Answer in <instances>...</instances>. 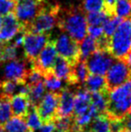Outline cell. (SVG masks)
Here are the masks:
<instances>
[{
    "mask_svg": "<svg viewBox=\"0 0 131 132\" xmlns=\"http://www.w3.org/2000/svg\"><path fill=\"white\" fill-rule=\"evenodd\" d=\"M131 108V78L110 91L105 114L111 120H121Z\"/></svg>",
    "mask_w": 131,
    "mask_h": 132,
    "instance_id": "cell-1",
    "label": "cell"
},
{
    "mask_svg": "<svg viewBox=\"0 0 131 132\" xmlns=\"http://www.w3.org/2000/svg\"><path fill=\"white\" fill-rule=\"evenodd\" d=\"M84 11L78 8L66 9L58 12V26L78 43L87 34V21Z\"/></svg>",
    "mask_w": 131,
    "mask_h": 132,
    "instance_id": "cell-2",
    "label": "cell"
},
{
    "mask_svg": "<svg viewBox=\"0 0 131 132\" xmlns=\"http://www.w3.org/2000/svg\"><path fill=\"white\" fill-rule=\"evenodd\" d=\"M131 51V18L122 21L109 40L108 51L116 59H122Z\"/></svg>",
    "mask_w": 131,
    "mask_h": 132,
    "instance_id": "cell-3",
    "label": "cell"
},
{
    "mask_svg": "<svg viewBox=\"0 0 131 132\" xmlns=\"http://www.w3.org/2000/svg\"><path fill=\"white\" fill-rule=\"evenodd\" d=\"M59 7L57 5H44L36 17L25 28V31L40 34H49L58 25Z\"/></svg>",
    "mask_w": 131,
    "mask_h": 132,
    "instance_id": "cell-4",
    "label": "cell"
},
{
    "mask_svg": "<svg viewBox=\"0 0 131 132\" xmlns=\"http://www.w3.org/2000/svg\"><path fill=\"white\" fill-rule=\"evenodd\" d=\"M44 3L41 0H15L14 15L24 29L36 17Z\"/></svg>",
    "mask_w": 131,
    "mask_h": 132,
    "instance_id": "cell-5",
    "label": "cell"
},
{
    "mask_svg": "<svg viewBox=\"0 0 131 132\" xmlns=\"http://www.w3.org/2000/svg\"><path fill=\"white\" fill-rule=\"evenodd\" d=\"M131 78V72L123 60V59H117L112 62L106 73V85L108 91L119 86Z\"/></svg>",
    "mask_w": 131,
    "mask_h": 132,
    "instance_id": "cell-6",
    "label": "cell"
},
{
    "mask_svg": "<svg viewBox=\"0 0 131 132\" xmlns=\"http://www.w3.org/2000/svg\"><path fill=\"white\" fill-rule=\"evenodd\" d=\"M57 52L73 66L80 59L79 45L66 32H62L54 40Z\"/></svg>",
    "mask_w": 131,
    "mask_h": 132,
    "instance_id": "cell-7",
    "label": "cell"
},
{
    "mask_svg": "<svg viewBox=\"0 0 131 132\" xmlns=\"http://www.w3.org/2000/svg\"><path fill=\"white\" fill-rule=\"evenodd\" d=\"M49 38L50 37L48 34L34 33L24 30L23 46L25 57L29 62L32 63L36 59Z\"/></svg>",
    "mask_w": 131,
    "mask_h": 132,
    "instance_id": "cell-8",
    "label": "cell"
},
{
    "mask_svg": "<svg viewBox=\"0 0 131 132\" xmlns=\"http://www.w3.org/2000/svg\"><path fill=\"white\" fill-rule=\"evenodd\" d=\"M57 57H58V52L55 47L54 40L49 39L36 59L32 62V67L39 70L44 76L49 72H52V68Z\"/></svg>",
    "mask_w": 131,
    "mask_h": 132,
    "instance_id": "cell-9",
    "label": "cell"
},
{
    "mask_svg": "<svg viewBox=\"0 0 131 132\" xmlns=\"http://www.w3.org/2000/svg\"><path fill=\"white\" fill-rule=\"evenodd\" d=\"M58 101L59 94L49 92L44 94L39 104L36 106L38 114L43 123L54 121L58 118Z\"/></svg>",
    "mask_w": 131,
    "mask_h": 132,
    "instance_id": "cell-10",
    "label": "cell"
},
{
    "mask_svg": "<svg viewBox=\"0 0 131 132\" xmlns=\"http://www.w3.org/2000/svg\"><path fill=\"white\" fill-rule=\"evenodd\" d=\"M113 61L111 54L104 50H97L85 59L89 73L101 76L107 73Z\"/></svg>",
    "mask_w": 131,
    "mask_h": 132,
    "instance_id": "cell-11",
    "label": "cell"
},
{
    "mask_svg": "<svg viewBox=\"0 0 131 132\" xmlns=\"http://www.w3.org/2000/svg\"><path fill=\"white\" fill-rule=\"evenodd\" d=\"M27 59H14L8 61L4 69V79H8L16 83L25 84L27 74L30 69L27 66Z\"/></svg>",
    "mask_w": 131,
    "mask_h": 132,
    "instance_id": "cell-12",
    "label": "cell"
},
{
    "mask_svg": "<svg viewBox=\"0 0 131 132\" xmlns=\"http://www.w3.org/2000/svg\"><path fill=\"white\" fill-rule=\"evenodd\" d=\"M24 30V27L20 23L14 13L4 15L2 25L0 27V42H9L14 38L16 34Z\"/></svg>",
    "mask_w": 131,
    "mask_h": 132,
    "instance_id": "cell-13",
    "label": "cell"
},
{
    "mask_svg": "<svg viewBox=\"0 0 131 132\" xmlns=\"http://www.w3.org/2000/svg\"><path fill=\"white\" fill-rule=\"evenodd\" d=\"M58 117H71L74 113L75 94L68 87L62 89L59 93Z\"/></svg>",
    "mask_w": 131,
    "mask_h": 132,
    "instance_id": "cell-14",
    "label": "cell"
},
{
    "mask_svg": "<svg viewBox=\"0 0 131 132\" xmlns=\"http://www.w3.org/2000/svg\"><path fill=\"white\" fill-rule=\"evenodd\" d=\"M91 105V93L85 88H80L74 97L73 116H79L88 111Z\"/></svg>",
    "mask_w": 131,
    "mask_h": 132,
    "instance_id": "cell-15",
    "label": "cell"
},
{
    "mask_svg": "<svg viewBox=\"0 0 131 132\" xmlns=\"http://www.w3.org/2000/svg\"><path fill=\"white\" fill-rule=\"evenodd\" d=\"M10 105L14 116L24 118L30 109V102L27 94H16L10 98Z\"/></svg>",
    "mask_w": 131,
    "mask_h": 132,
    "instance_id": "cell-16",
    "label": "cell"
},
{
    "mask_svg": "<svg viewBox=\"0 0 131 132\" xmlns=\"http://www.w3.org/2000/svg\"><path fill=\"white\" fill-rule=\"evenodd\" d=\"M52 73L60 80L66 81L70 85L72 75V65L62 57H58L52 68Z\"/></svg>",
    "mask_w": 131,
    "mask_h": 132,
    "instance_id": "cell-17",
    "label": "cell"
},
{
    "mask_svg": "<svg viewBox=\"0 0 131 132\" xmlns=\"http://www.w3.org/2000/svg\"><path fill=\"white\" fill-rule=\"evenodd\" d=\"M89 71H88L87 65L85 60L79 59L75 65L72 66V75L70 85H84L86 81Z\"/></svg>",
    "mask_w": 131,
    "mask_h": 132,
    "instance_id": "cell-18",
    "label": "cell"
},
{
    "mask_svg": "<svg viewBox=\"0 0 131 132\" xmlns=\"http://www.w3.org/2000/svg\"><path fill=\"white\" fill-rule=\"evenodd\" d=\"M84 87L90 93L93 92H109L107 89L106 81L103 76L94 75L92 74L89 75L84 84Z\"/></svg>",
    "mask_w": 131,
    "mask_h": 132,
    "instance_id": "cell-19",
    "label": "cell"
},
{
    "mask_svg": "<svg viewBox=\"0 0 131 132\" xmlns=\"http://www.w3.org/2000/svg\"><path fill=\"white\" fill-rule=\"evenodd\" d=\"M88 127L93 132H112L110 119L105 113L97 115Z\"/></svg>",
    "mask_w": 131,
    "mask_h": 132,
    "instance_id": "cell-20",
    "label": "cell"
},
{
    "mask_svg": "<svg viewBox=\"0 0 131 132\" xmlns=\"http://www.w3.org/2000/svg\"><path fill=\"white\" fill-rule=\"evenodd\" d=\"M98 50L97 40L92 37H84L80 42L79 51H80V59L85 60L90 55H92L95 51Z\"/></svg>",
    "mask_w": 131,
    "mask_h": 132,
    "instance_id": "cell-21",
    "label": "cell"
},
{
    "mask_svg": "<svg viewBox=\"0 0 131 132\" xmlns=\"http://www.w3.org/2000/svg\"><path fill=\"white\" fill-rule=\"evenodd\" d=\"M44 94H45V85L42 80L35 85L29 86L28 98L30 104L36 107L40 102V100L42 99Z\"/></svg>",
    "mask_w": 131,
    "mask_h": 132,
    "instance_id": "cell-22",
    "label": "cell"
},
{
    "mask_svg": "<svg viewBox=\"0 0 131 132\" xmlns=\"http://www.w3.org/2000/svg\"><path fill=\"white\" fill-rule=\"evenodd\" d=\"M109 92L91 93V103L96 109L98 114H104L108 103Z\"/></svg>",
    "mask_w": 131,
    "mask_h": 132,
    "instance_id": "cell-23",
    "label": "cell"
},
{
    "mask_svg": "<svg viewBox=\"0 0 131 132\" xmlns=\"http://www.w3.org/2000/svg\"><path fill=\"white\" fill-rule=\"evenodd\" d=\"M7 132H32L27 127L24 118L14 116L4 125Z\"/></svg>",
    "mask_w": 131,
    "mask_h": 132,
    "instance_id": "cell-24",
    "label": "cell"
},
{
    "mask_svg": "<svg viewBox=\"0 0 131 132\" xmlns=\"http://www.w3.org/2000/svg\"><path fill=\"white\" fill-rule=\"evenodd\" d=\"M24 120L27 127L32 132H34L35 130L39 129L40 126L42 125V121L39 116L36 107H34V106H30V109H29L27 114L25 115Z\"/></svg>",
    "mask_w": 131,
    "mask_h": 132,
    "instance_id": "cell-25",
    "label": "cell"
},
{
    "mask_svg": "<svg viewBox=\"0 0 131 132\" xmlns=\"http://www.w3.org/2000/svg\"><path fill=\"white\" fill-rule=\"evenodd\" d=\"M110 16H112V14H110L106 9H103L98 12L87 13L86 21L90 25H102Z\"/></svg>",
    "mask_w": 131,
    "mask_h": 132,
    "instance_id": "cell-26",
    "label": "cell"
},
{
    "mask_svg": "<svg viewBox=\"0 0 131 132\" xmlns=\"http://www.w3.org/2000/svg\"><path fill=\"white\" fill-rule=\"evenodd\" d=\"M12 115L10 98L0 97V125H5L12 118Z\"/></svg>",
    "mask_w": 131,
    "mask_h": 132,
    "instance_id": "cell-27",
    "label": "cell"
},
{
    "mask_svg": "<svg viewBox=\"0 0 131 132\" xmlns=\"http://www.w3.org/2000/svg\"><path fill=\"white\" fill-rule=\"evenodd\" d=\"M45 88L53 93H59L62 90V81L56 77L52 72L43 76Z\"/></svg>",
    "mask_w": 131,
    "mask_h": 132,
    "instance_id": "cell-28",
    "label": "cell"
},
{
    "mask_svg": "<svg viewBox=\"0 0 131 132\" xmlns=\"http://www.w3.org/2000/svg\"><path fill=\"white\" fill-rule=\"evenodd\" d=\"M122 21H123L122 18L119 17L117 15H112L108 20H106L105 23L101 25L103 29V34H104V36L110 39L113 35L116 29L120 24V23Z\"/></svg>",
    "mask_w": 131,
    "mask_h": 132,
    "instance_id": "cell-29",
    "label": "cell"
},
{
    "mask_svg": "<svg viewBox=\"0 0 131 132\" xmlns=\"http://www.w3.org/2000/svg\"><path fill=\"white\" fill-rule=\"evenodd\" d=\"M17 57V48L14 46L10 42L4 43V46L0 51V62H8L14 60Z\"/></svg>",
    "mask_w": 131,
    "mask_h": 132,
    "instance_id": "cell-30",
    "label": "cell"
},
{
    "mask_svg": "<svg viewBox=\"0 0 131 132\" xmlns=\"http://www.w3.org/2000/svg\"><path fill=\"white\" fill-rule=\"evenodd\" d=\"M82 10L85 13L98 12L105 9L103 0H83Z\"/></svg>",
    "mask_w": 131,
    "mask_h": 132,
    "instance_id": "cell-31",
    "label": "cell"
},
{
    "mask_svg": "<svg viewBox=\"0 0 131 132\" xmlns=\"http://www.w3.org/2000/svg\"><path fill=\"white\" fill-rule=\"evenodd\" d=\"M15 6V0H0V15L13 13Z\"/></svg>",
    "mask_w": 131,
    "mask_h": 132,
    "instance_id": "cell-32",
    "label": "cell"
},
{
    "mask_svg": "<svg viewBox=\"0 0 131 132\" xmlns=\"http://www.w3.org/2000/svg\"><path fill=\"white\" fill-rule=\"evenodd\" d=\"M87 33L90 37L93 38L94 40H99L104 36L101 25H89L87 26Z\"/></svg>",
    "mask_w": 131,
    "mask_h": 132,
    "instance_id": "cell-33",
    "label": "cell"
},
{
    "mask_svg": "<svg viewBox=\"0 0 131 132\" xmlns=\"http://www.w3.org/2000/svg\"><path fill=\"white\" fill-rule=\"evenodd\" d=\"M39 129H40V132H56L54 121L46 122L43 125L40 126V128Z\"/></svg>",
    "mask_w": 131,
    "mask_h": 132,
    "instance_id": "cell-34",
    "label": "cell"
},
{
    "mask_svg": "<svg viewBox=\"0 0 131 132\" xmlns=\"http://www.w3.org/2000/svg\"><path fill=\"white\" fill-rule=\"evenodd\" d=\"M121 122H122L123 128L131 130V108L129 111L127 112V114L124 116V118L121 120Z\"/></svg>",
    "mask_w": 131,
    "mask_h": 132,
    "instance_id": "cell-35",
    "label": "cell"
},
{
    "mask_svg": "<svg viewBox=\"0 0 131 132\" xmlns=\"http://www.w3.org/2000/svg\"><path fill=\"white\" fill-rule=\"evenodd\" d=\"M117 0H103L105 5V9L108 11L110 14H111L112 15H114V6H115V4Z\"/></svg>",
    "mask_w": 131,
    "mask_h": 132,
    "instance_id": "cell-36",
    "label": "cell"
},
{
    "mask_svg": "<svg viewBox=\"0 0 131 132\" xmlns=\"http://www.w3.org/2000/svg\"><path fill=\"white\" fill-rule=\"evenodd\" d=\"M122 59H123V60L125 61V63L127 64V66L128 67V68H129V70L131 72V51H129L126 56H124Z\"/></svg>",
    "mask_w": 131,
    "mask_h": 132,
    "instance_id": "cell-37",
    "label": "cell"
},
{
    "mask_svg": "<svg viewBox=\"0 0 131 132\" xmlns=\"http://www.w3.org/2000/svg\"><path fill=\"white\" fill-rule=\"evenodd\" d=\"M74 123H75V122H74ZM80 131V129H78V128L76 127V126L75 125V124H74V127L72 128L71 129H70V130H68L67 132H79Z\"/></svg>",
    "mask_w": 131,
    "mask_h": 132,
    "instance_id": "cell-38",
    "label": "cell"
},
{
    "mask_svg": "<svg viewBox=\"0 0 131 132\" xmlns=\"http://www.w3.org/2000/svg\"><path fill=\"white\" fill-rule=\"evenodd\" d=\"M79 132H93V131H92V129H90L89 127H85V128H84V129H80Z\"/></svg>",
    "mask_w": 131,
    "mask_h": 132,
    "instance_id": "cell-39",
    "label": "cell"
},
{
    "mask_svg": "<svg viewBox=\"0 0 131 132\" xmlns=\"http://www.w3.org/2000/svg\"><path fill=\"white\" fill-rule=\"evenodd\" d=\"M116 132H131V130L130 129H120V130L116 131Z\"/></svg>",
    "mask_w": 131,
    "mask_h": 132,
    "instance_id": "cell-40",
    "label": "cell"
},
{
    "mask_svg": "<svg viewBox=\"0 0 131 132\" xmlns=\"http://www.w3.org/2000/svg\"><path fill=\"white\" fill-rule=\"evenodd\" d=\"M0 132H5V127L3 125H0Z\"/></svg>",
    "mask_w": 131,
    "mask_h": 132,
    "instance_id": "cell-41",
    "label": "cell"
}]
</instances>
